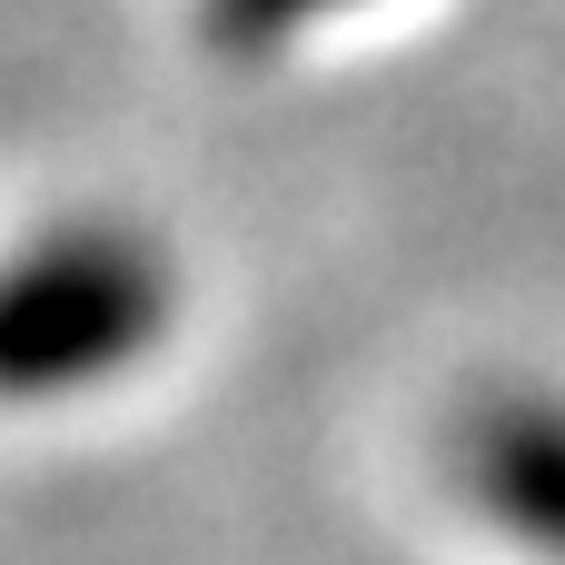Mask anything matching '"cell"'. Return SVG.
<instances>
[{
    "instance_id": "1",
    "label": "cell",
    "mask_w": 565,
    "mask_h": 565,
    "mask_svg": "<svg viewBox=\"0 0 565 565\" xmlns=\"http://www.w3.org/2000/svg\"><path fill=\"white\" fill-rule=\"evenodd\" d=\"M179 318V278L129 228H60L0 258V407H50L129 377Z\"/></svg>"
},
{
    "instance_id": "2",
    "label": "cell",
    "mask_w": 565,
    "mask_h": 565,
    "mask_svg": "<svg viewBox=\"0 0 565 565\" xmlns=\"http://www.w3.org/2000/svg\"><path fill=\"white\" fill-rule=\"evenodd\" d=\"M457 487L477 497V516L497 536L565 565V397H546V387L477 397L457 427Z\"/></svg>"
},
{
    "instance_id": "3",
    "label": "cell",
    "mask_w": 565,
    "mask_h": 565,
    "mask_svg": "<svg viewBox=\"0 0 565 565\" xmlns=\"http://www.w3.org/2000/svg\"><path fill=\"white\" fill-rule=\"evenodd\" d=\"M328 10H358V0H209V40L218 50H278L288 30H308Z\"/></svg>"
}]
</instances>
